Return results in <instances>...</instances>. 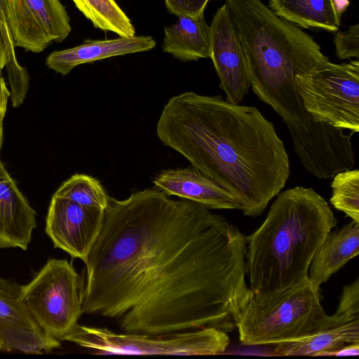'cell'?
I'll return each mask as SVG.
<instances>
[{"instance_id": "cell-3", "label": "cell", "mask_w": 359, "mask_h": 359, "mask_svg": "<svg viewBox=\"0 0 359 359\" xmlns=\"http://www.w3.org/2000/svg\"><path fill=\"white\" fill-rule=\"evenodd\" d=\"M247 61L250 87L283 118L292 141L324 136L329 126L304 108L295 77L330 60L302 29L276 15L261 0H225Z\"/></svg>"}, {"instance_id": "cell-7", "label": "cell", "mask_w": 359, "mask_h": 359, "mask_svg": "<svg viewBox=\"0 0 359 359\" xmlns=\"http://www.w3.org/2000/svg\"><path fill=\"white\" fill-rule=\"evenodd\" d=\"M20 298L39 327L62 341L83 313L81 277L67 259L50 258L27 285Z\"/></svg>"}, {"instance_id": "cell-14", "label": "cell", "mask_w": 359, "mask_h": 359, "mask_svg": "<svg viewBox=\"0 0 359 359\" xmlns=\"http://www.w3.org/2000/svg\"><path fill=\"white\" fill-rule=\"evenodd\" d=\"M156 46V41L149 36H119L111 39L86 40L74 48L55 50L46 57V66L63 76L76 67L97 60L145 52Z\"/></svg>"}, {"instance_id": "cell-29", "label": "cell", "mask_w": 359, "mask_h": 359, "mask_svg": "<svg viewBox=\"0 0 359 359\" xmlns=\"http://www.w3.org/2000/svg\"><path fill=\"white\" fill-rule=\"evenodd\" d=\"M359 354V342L346 344L338 349L325 353L322 356H349Z\"/></svg>"}, {"instance_id": "cell-15", "label": "cell", "mask_w": 359, "mask_h": 359, "mask_svg": "<svg viewBox=\"0 0 359 359\" xmlns=\"http://www.w3.org/2000/svg\"><path fill=\"white\" fill-rule=\"evenodd\" d=\"M359 253V223L353 220L341 228L330 231L311 262L308 280L312 287L320 286Z\"/></svg>"}, {"instance_id": "cell-11", "label": "cell", "mask_w": 359, "mask_h": 359, "mask_svg": "<svg viewBox=\"0 0 359 359\" xmlns=\"http://www.w3.org/2000/svg\"><path fill=\"white\" fill-rule=\"evenodd\" d=\"M104 215L103 210L53 196L45 231L55 248L83 262L100 231Z\"/></svg>"}, {"instance_id": "cell-4", "label": "cell", "mask_w": 359, "mask_h": 359, "mask_svg": "<svg viewBox=\"0 0 359 359\" xmlns=\"http://www.w3.org/2000/svg\"><path fill=\"white\" fill-rule=\"evenodd\" d=\"M337 223L328 203L312 188L279 193L261 226L246 236L250 300L263 302L307 280L315 253Z\"/></svg>"}, {"instance_id": "cell-22", "label": "cell", "mask_w": 359, "mask_h": 359, "mask_svg": "<svg viewBox=\"0 0 359 359\" xmlns=\"http://www.w3.org/2000/svg\"><path fill=\"white\" fill-rule=\"evenodd\" d=\"M53 196L67 198L83 206L103 210L107 208L109 201V196L97 179L79 173L65 181Z\"/></svg>"}, {"instance_id": "cell-26", "label": "cell", "mask_w": 359, "mask_h": 359, "mask_svg": "<svg viewBox=\"0 0 359 359\" xmlns=\"http://www.w3.org/2000/svg\"><path fill=\"white\" fill-rule=\"evenodd\" d=\"M335 314L359 318V279L344 285Z\"/></svg>"}, {"instance_id": "cell-24", "label": "cell", "mask_w": 359, "mask_h": 359, "mask_svg": "<svg viewBox=\"0 0 359 359\" xmlns=\"http://www.w3.org/2000/svg\"><path fill=\"white\" fill-rule=\"evenodd\" d=\"M22 285L0 277V323L40 327L20 298Z\"/></svg>"}, {"instance_id": "cell-30", "label": "cell", "mask_w": 359, "mask_h": 359, "mask_svg": "<svg viewBox=\"0 0 359 359\" xmlns=\"http://www.w3.org/2000/svg\"><path fill=\"white\" fill-rule=\"evenodd\" d=\"M8 62V57L6 48L4 42V39L0 31V74H2V70Z\"/></svg>"}, {"instance_id": "cell-10", "label": "cell", "mask_w": 359, "mask_h": 359, "mask_svg": "<svg viewBox=\"0 0 359 359\" xmlns=\"http://www.w3.org/2000/svg\"><path fill=\"white\" fill-rule=\"evenodd\" d=\"M210 27V57L226 100L240 104L248 93L250 79L243 48L227 6L219 8Z\"/></svg>"}, {"instance_id": "cell-25", "label": "cell", "mask_w": 359, "mask_h": 359, "mask_svg": "<svg viewBox=\"0 0 359 359\" xmlns=\"http://www.w3.org/2000/svg\"><path fill=\"white\" fill-rule=\"evenodd\" d=\"M336 54L339 60L359 57V24L351 25L344 32H338L334 37Z\"/></svg>"}, {"instance_id": "cell-16", "label": "cell", "mask_w": 359, "mask_h": 359, "mask_svg": "<svg viewBox=\"0 0 359 359\" xmlns=\"http://www.w3.org/2000/svg\"><path fill=\"white\" fill-rule=\"evenodd\" d=\"M162 48L182 62L210 58V27L204 15L178 17L175 23L164 27Z\"/></svg>"}, {"instance_id": "cell-28", "label": "cell", "mask_w": 359, "mask_h": 359, "mask_svg": "<svg viewBox=\"0 0 359 359\" xmlns=\"http://www.w3.org/2000/svg\"><path fill=\"white\" fill-rule=\"evenodd\" d=\"M10 90L8 88L2 74H0V151L3 142V121L5 116Z\"/></svg>"}, {"instance_id": "cell-17", "label": "cell", "mask_w": 359, "mask_h": 359, "mask_svg": "<svg viewBox=\"0 0 359 359\" xmlns=\"http://www.w3.org/2000/svg\"><path fill=\"white\" fill-rule=\"evenodd\" d=\"M355 342H359V319L273 344V353L280 356H322Z\"/></svg>"}, {"instance_id": "cell-6", "label": "cell", "mask_w": 359, "mask_h": 359, "mask_svg": "<svg viewBox=\"0 0 359 359\" xmlns=\"http://www.w3.org/2000/svg\"><path fill=\"white\" fill-rule=\"evenodd\" d=\"M62 341L73 342L96 355H214L224 353L230 339L214 327L165 334L116 333L77 324Z\"/></svg>"}, {"instance_id": "cell-5", "label": "cell", "mask_w": 359, "mask_h": 359, "mask_svg": "<svg viewBox=\"0 0 359 359\" xmlns=\"http://www.w3.org/2000/svg\"><path fill=\"white\" fill-rule=\"evenodd\" d=\"M353 320L335 313L327 315L321 305L320 291L314 290L307 279L263 302L250 300L236 327L243 345H273Z\"/></svg>"}, {"instance_id": "cell-19", "label": "cell", "mask_w": 359, "mask_h": 359, "mask_svg": "<svg viewBox=\"0 0 359 359\" xmlns=\"http://www.w3.org/2000/svg\"><path fill=\"white\" fill-rule=\"evenodd\" d=\"M60 346V341L41 327L0 323V350L26 353H43Z\"/></svg>"}, {"instance_id": "cell-20", "label": "cell", "mask_w": 359, "mask_h": 359, "mask_svg": "<svg viewBox=\"0 0 359 359\" xmlns=\"http://www.w3.org/2000/svg\"><path fill=\"white\" fill-rule=\"evenodd\" d=\"M72 1L95 28L114 32L119 36H135L134 25L115 0Z\"/></svg>"}, {"instance_id": "cell-21", "label": "cell", "mask_w": 359, "mask_h": 359, "mask_svg": "<svg viewBox=\"0 0 359 359\" xmlns=\"http://www.w3.org/2000/svg\"><path fill=\"white\" fill-rule=\"evenodd\" d=\"M0 31L8 57L6 68L11 88L10 99L13 107L17 108L24 102L29 79L26 69L17 60L9 22L8 0H0Z\"/></svg>"}, {"instance_id": "cell-1", "label": "cell", "mask_w": 359, "mask_h": 359, "mask_svg": "<svg viewBox=\"0 0 359 359\" xmlns=\"http://www.w3.org/2000/svg\"><path fill=\"white\" fill-rule=\"evenodd\" d=\"M145 189L109 197L83 261V313L115 320L126 333L236 327L251 298L246 236L194 201Z\"/></svg>"}, {"instance_id": "cell-18", "label": "cell", "mask_w": 359, "mask_h": 359, "mask_svg": "<svg viewBox=\"0 0 359 359\" xmlns=\"http://www.w3.org/2000/svg\"><path fill=\"white\" fill-rule=\"evenodd\" d=\"M268 6L280 18L306 29L334 32L340 25L333 0H269Z\"/></svg>"}, {"instance_id": "cell-23", "label": "cell", "mask_w": 359, "mask_h": 359, "mask_svg": "<svg viewBox=\"0 0 359 359\" xmlns=\"http://www.w3.org/2000/svg\"><path fill=\"white\" fill-rule=\"evenodd\" d=\"M332 178L331 204L351 220L359 223V170H344Z\"/></svg>"}, {"instance_id": "cell-8", "label": "cell", "mask_w": 359, "mask_h": 359, "mask_svg": "<svg viewBox=\"0 0 359 359\" xmlns=\"http://www.w3.org/2000/svg\"><path fill=\"white\" fill-rule=\"evenodd\" d=\"M297 90L315 121L359 132V61H329L311 72L297 74Z\"/></svg>"}, {"instance_id": "cell-13", "label": "cell", "mask_w": 359, "mask_h": 359, "mask_svg": "<svg viewBox=\"0 0 359 359\" xmlns=\"http://www.w3.org/2000/svg\"><path fill=\"white\" fill-rule=\"evenodd\" d=\"M36 212L0 158V248H28Z\"/></svg>"}, {"instance_id": "cell-2", "label": "cell", "mask_w": 359, "mask_h": 359, "mask_svg": "<svg viewBox=\"0 0 359 359\" xmlns=\"http://www.w3.org/2000/svg\"><path fill=\"white\" fill-rule=\"evenodd\" d=\"M158 139L236 197L245 216L262 214L290 175L273 123L255 107L187 91L169 99Z\"/></svg>"}, {"instance_id": "cell-27", "label": "cell", "mask_w": 359, "mask_h": 359, "mask_svg": "<svg viewBox=\"0 0 359 359\" xmlns=\"http://www.w3.org/2000/svg\"><path fill=\"white\" fill-rule=\"evenodd\" d=\"M167 10L177 17L199 18L204 15L210 0H164Z\"/></svg>"}, {"instance_id": "cell-12", "label": "cell", "mask_w": 359, "mask_h": 359, "mask_svg": "<svg viewBox=\"0 0 359 359\" xmlns=\"http://www.w3.org/2000/svg\"><path fill=\"white\" fill-rule=\"evenodd\" d=\"M153 182L156 189L168 196L194 201L209 210H241L234 196L192 165L165 170Z\"/></svg>"}, {"instance_id": "cell-9", "label": "cell", "mask_w": 359, "mask_h": 359, "mask_svg": "<svg viewBox=\"0 0 359 359\" xmlns=\"http://www.w3.org/2000/svg\"><path fill=\"white\" fill-rule=\"evenodd\" d=\"M15 47L40 53L62 42L71 32L70 18L60 0H8Z\"/></svg>"}]
</instances>
